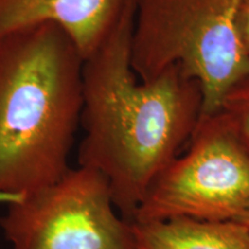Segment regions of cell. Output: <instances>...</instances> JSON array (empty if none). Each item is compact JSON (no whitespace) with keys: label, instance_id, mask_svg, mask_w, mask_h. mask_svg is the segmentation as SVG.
Returning <instances> with one entry per match:
<instances>
[{"label":"cell","instance_id":"ba28073f","mask_svg":"<svg viewBox=\"0 0 249 249\" xmlns=\"http://www.w3.org/2000/svg\"><path fill=\"white\" fill-rule=\"evenodd\" d=\"M218 111L249 150V74L229 90Z\"/></svg>","mask_w":249,"mask_h":249},{"label":"cell","instance_id":"5b68a950","mask_svg":"<svg viewBox=\"0 0 249 249\" xmlns=\"http://www.w3.org/2000/svg\"><path fill=\"white\" fill-rule=\"evenodd\" d=\"M6 207L0 226L13 249H140L133 223L114 208L107 179L88 167L71 169Z\"/></svg>","mask_w":249,"mask_h":249},{"label":"cell","instance_id":"6da1fadb","mask_svg":"<svg viewBox=\"0 0 249 249\" xmlns=\"http://www.w3.org/2000/svg\"><path fill=\"white\" fill-rule=\"evenodd\" d=\"M134 0L83 61L85 136L79 166L104 176L118 213L133 223L149 186L188 144L203 114L198 82L171 67L141 81L132 66Z\"/></svg>","mask_w":249,"mask_h":249},{"label":"cell","instance_id":"3957f363","mask_svg":"<svg viewBox=\"0 0 249 249\" xmlns=\"http://www.w3.org/2000/svg\"><path fill=\"white\" fill-rule=\"evenodd\" d=\"M245 0H134L132 66L141 81L171 67L198 82L203 114L249 74L238 18ZM202 114V116H203Z\"/></svg>","mask_w":249,"mask_h":249},{"label":"cell","instance_id":"9c48e42d","mask_svg":"<svg viewBox=\"0 0 249 249\" xmlns=\"http://www.w3.org/2000/svg\"><path fill=\"white\" fill-rule=\"evenodd\" d=\"M238 29L242 45L249 54V0H245L238 18Z\"/></svg>","mask_w":249,"mask_h":249},{"label":"cell","instance_id":"8992f818","mask_svg":"<svg viewBox=\"0 0 249 249\" xmlns=\"http://www.w3.org/2000/svg\"><path fill=\"white\" fill-rule=\"evenodd\" d=\"M129 0H0V38L42 23L61 28L83 59L98 48Z\"/></svg>","mask_w":249,"mask_h":249},{"label":"cell","instance_id":"277c9868","mask_svg":"<svg viewBox=\"0 0 249 249\" xmlns=\"http://www.w3.org/2000/svg\"><path fill=\"white\" fill-rule=\"evenodd\" d=\"M248 214L249 150L217 111L201 117L186 151L156 177L133 223H241Z\"/></svg>","mask_w":249,"mask_h":249},{"label":"cell","instance_id":"7a4b0ae2","mask_svg":"<svg viewBox=\"0 0 249 249\" xmlns=\"http://www.w3.org/2000/svg\"><path fill=\"white\" fill-rule=\"evenodd\" d=\"M83 61L52 23L0 38V204L52 185L71 170Z\"/></svg>","mask_w":249,"mask_h":249},{"label":"cell","instance_id":"52a82bcc","mask_svg":"<svg viewBox=\"0 0 249 249\" xmlns=\"http://www.w3.org/2000/svg\"><path fill=\"white\" fill-rule=\"evenodd\" d=\"M133 226L140 249H249V231L236 222L174 218Z\"/></svg>","mask_w":249,"mask_h":249},{"label":"cell","instance_id":"30bf717a","mask_svg":"<svg viewBox=\"0 0 249 249\" xmlns=\"http://www.w3.org/2000/svg\"><path fill=\"white\" fill-rule=\"evenodd\" d=\"M241 224H242V225H245V226H246V229H247L248 231H249V214H248L247 217L245 218L244 220H242Z\"/></svg>","mask_w":249,"mask_h":249}]
</instances>
